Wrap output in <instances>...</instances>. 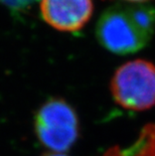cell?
Here are the masks:
<instances>
[{
	"label": "cell",
	"mask_w": 155,
	"mask_h": 156,
	"mask_svg": "<svg viewBox=\"0 0 155 156\" xmlns=\"http://www.w3.org/2000/svg\"><path fill=\"white\" fill-rule=\"evenodd\" d=\"M154 31L155 8L145 3H116L103 11L96 25L98 41L116 55L141 51Z\"/></svg>",
	"instance_id": "cell-1"
},
{
	"label": "cell",
	"mask_w": 155,
	"mask_h": 156,
	"mask_svg": "<svg viewBox=\"0 0 155 156\" xmlns=\"http://www.w3.org/2000/svg\"><path fill=\"white\" fill-rule=\"evenodd\" d=\"M115 102L132 111H145L155 105V65L134 59L119 67L111 80Z\"/></svg>",
	"instance_id": "cell-2"
},
{
	"label": "cell",
	"mask_w": 155,
	"mask_h": 156,
	"mask_svg": "<svg viewBox=\"0 0 155 156\" xmlns=\"http://www.w3.org/2000/svg\"><path fill=\"white\" fill-rule=\"evenodd\" d=\"M35 133L42 145L62 153L72 148L79 137L77 113L62 99H51L38 109L34 120Z\"/></svg>",
	"instance_id": "cell-3"
},
{
	"label": "cell",
	"mask_w": 155,
	"mask_h": 156,
	"mask_svg": "<svg viewBox=\"0 0 155 156\" xmlns=\"http://www.w3.org/2000/svg\"><path fill=\"white\" fill-rule=\"evenodd\" d=\"M93 11V0H41V17L60 31L80 30L90 20Z\"/></svg>",
	"instance_id": "cell-4"
},
{
	"label": "cell",
	"mask_w": 155,
	"mask_h": 156,
	"mask_svg": "<svg viewBox=\"0 0 155 156\" xmlns=\"http://www.w3.org/2000/svg\"><path fill=\"white\" fill-rule=\"evenodd\" d=\"M38 0H0L3 5L7 6L12 10H23Z\"/></svg>",
	"instance_id": "cell-5"
},
{
	"label": "cell",
	"mask_w": 155,
	"mask_h": 156,
	"mask_svg": "<svg viewBox=\"0 0 155 156\" xmlns=\"http://www.w3.org/2000/svg\"><path fill=\"white\" fill-rule=\"evenodd\" d=\"M41 156H67L64 153H58V152H51V153H45Z\"/></svg>",
	"instance_id": "cell-6"
},
{
	"label": "cell",
	"mask_w": 155,
	"mask_h": 156,
	"mask_svg": "<svg viewBox=\"0 0 155 156\" xmlns=\"http://www.w3.org/2000/svg\"><path fill=\"white\" fill-rule=\"evenodd\" d=\"M127 2H134V3H144L147 0H125Z\"/></svg>",
	"instance_id": "cell-7"
}]
</instances>
